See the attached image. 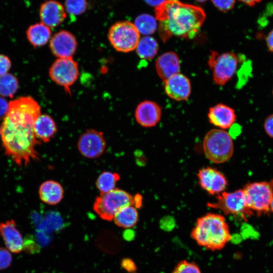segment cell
<instances>
[{
	"mask_svg": "<svg viewBox=\"0 0 273 273\" xmlns=\"http://www.w3.org/2000/svg\"><path fill=\"white\" fill-rule=\"evenodd\" d=\"M197 176L201 188L212 195H217L224 192L228 185L225 175L211 167L200 169Z\"/></svg>",
	"mask_w": 273,
	"mask_h": 273,
	"instance_id": "12",
	"label": "cell"
},
{
	"mask_svg": "<svg viewBox=\"0 0 273 273\" xmlns=\"http://www.w3.org/2000/svg\"><path fill=\"white\" fill-rule=\"evenodd\" d=\"M243 190L247 206L253 212L260 215L270 211L273 196V179L247 184Z\"/></svg>",
	"mask_w": 273,
	"mask_h": 273,
	"instance_id": "6",
	"label": "cell"
},
{
	"mask_svg": "<svg viewBox=\"0 0 273 273\" xmlns=\"http://www.w3.org/2000/svg\"><path fill=\"white\" fill-rule=\"evenodd\" d=\"M64 194L62 186L59 182L53 180L43 182L38 190L40 199L50 205L59 204L63 199Z\"/></svg>",
	"mask_w": 273,
	"mask_h": 273,
	"instance_id": "20",
	"label": "cell"
},
{
	"mask_svg": "<svg viewBox=\"0 0 273 273\" xmlns=\"http://www.w3.org/2000/svg\"><path fill=\"white\" fill-rule=\"evenodd\" d=\"M120 175L116 172L103 171L98 177L96 185L100 193H105L116 188Z\"/></svg>",
	"mask_w": 273,
	"mask_h": 273,
	"instance_id": "25",
	"label": "cell"
},
{
	"mask_svg": "<svg viewBox=\"0 0 273 273\" xmlns=\"http://www.w3.org/2000/svg\"><path fill=\"white\" fill-rule=\"evenodd\" d=\"M77 46L75 36L66 30H61L55 33L50 43L51 51L58 58H72Z\"/></svg>",
	"mask_w": 273,
	"mask_h": 273,
	"instance_id": "13",
	"label": "cell"
},
{
	"mask_svg": "<svg viewBox=\"0 0 273 273\" xmlns=\"http://www.w3.org/2000/svg\"><path fill=\"white\" fill-rule=\"evenodd\" d=\"M172 273H201V272L194 262L183 260L177 263Z\"/></svg>",
	"mask_w": 273,
	"mask_h": 273,
	"instance_id": "29",
	"label": "cell"
},
{
	"mask_svg": "<svg viewBox=\"0 0 273 273\" xmlns=\"http://www.w3.org/2000/svg\"><path fill=\"white\" fill-rule=\"evenodd\" d=\"M164 89L170 98L180 101L186 100L191 92L189 78L181 73H177L164 81Z\"/></svg>",
	"mask_w": 273,
	"mask_h": 273,
	"instance_id": "14",
	"label": "cell"
},
{
	"mask_svg": "<svg viewBox=\"0 0 273 273\" xmlns=\"http://www.w3.org/2000/svg\"><path fill=\"white\" fill-rule=\"evenodd\" d=\"M208 63L212 70L213 79L215 84L223 85L234 76L239 60L237 55L232 52L219 54L212 51Z\"/></svg>",
	"mask_w": 273,
	"mask_h": 273,
	"instance_id": "9",
	"label": "cell"
},
{
	"mask_svg": "<svg viewBox=\"0 0 273 273\" xmlns=\"http://www.w3.org/2000/svg\"><path fill=\"white\" fill-rule=\"evenodd\" d=\"M9 103L3 97L0 96V120L4 119L8 113Z\"/></svg>",
	"mask_w": 273,
	"mask_h": 273,
	"instance_id": "34",
	"label": "cell"
},
{
	"mask_svg": "<svg viewBox=\"0 0 273 273\" xmlns=\"http://www.w3.org/2000/svg\"><path fill=\"white\" fill-rule=\"evenodd\" d=\"M108 38L116 51L128 53L135 50L140 33L133 23L123 21L116 22L110 27Z\"/></svg>",
	"mask_w": 273,
	"mask_h": 273,
	"instance_id": "7",
	"label": "cell"
},
{
	"mask_svg": "<svg viewBox=\"0 0 273 273\" xmlns=\"http://www.w3.org/2000/svg\"><path fill=\"white\" fill-rule=\"evenodd\" d=\"M49 76L54 82L70 94V87L79 76L78 63L72 58H58L51 66Z\"/></svg>",
	"mask_w": 273,
	"mask_h": 273,
	"instance_id": "10",
	"label": "cell"
},
{
	"mask_svg": "<svg viewBox=\"0 0 273 273\" xmlns=\"http://www.w3.org/2000/svg\"><path fill=\"white\" fill-rule=\"evenodd\" d=\"M191 236L199 245L212 251L222 249L232 238L225 218L212 213L197 219Z\"/></svg>",
	"mask_w": 273,
	"mask_h": 273,
	"instance_id": "3",
	"label": "cell"
},
{
	"mask_svg": "<svg viewBox=\"0 0 273 273\" xmlns=\"http://www.w3.org/2000/svg\"><path fill=\"white\" fill-rule=\"evenodd\" d=\"M216 198L214 202L208 203L207 206L220 209L226 215H237L245 219L253 214V212L247 206L243 189L232 192H223Z\"/></svg>",
	"mask_w": 273,
	"mask_h": 273,
	"instance_id": "8",
	"label": "cell"
},
{
	"mask_svg": "<svg viewBox=\"0 0 273 273\" xmlns=\"http://www.w3.org/2000/svg\"><path fill=\"white\" fill-rule=\"evenodd\" d=\"M11 252L7 249L0 247V270L9 267L12 261Z\"/></svg>",
	"mask_w": 273,
	"mask_h": 273,
	"instance_id": "30",
	"label": "cell"
},
{
	"mask_svg": "<svg viewBox=\"0 0 273 273\" xmlns=\"http://www.w3.org/2000/svg\"><path fill=\"white\" fill-rule=\"evenodd\" d=\"M0 236L11 252L19 253L23 250L24 240L14 220L0 222Z\"/></svg>",
	"mask_w": 273,
	"mask_h": 273,
	"instance_id": "17",
	"label": "cell"
},
{
	"mask_svg": "<svg viewBox=\"0 0 273 273\" xmlns=\"http://www.w3.org/2000/svg\"><path fill=\"white\" fill-rule=\"evenodd\" d=\"M41 23L49 27H55L62 23L66 17L65 9L61 4L55 0L43 3L39 9Z\"/></svg>",
	"mask_w": 273,
	"mask_h": 273,
	"instance_id": "16",
	"label": "cell"
},
{
	"mask_svg": "<svg viewBox=\"0 0 273 273\" xmlns=\"http://www.w3.org/2000/svg\"><path fill=\"white\" fill-rule=\"evenodd\" d=\"M159 46L153 37L146 36L140 38L135 49L138 55L145 60H151L157 55Z\"/></svg>",
	"mask_w": 273,
	"mask_h": 273,
	"instance_id": "24",
	"label": "cell"
},
{
	"mask_svg": "<svg viewBox=\"0 0 273 273\" xmlns=\"http://www.w3.org/2000/svg\"><path fill=\"white\" fill-rule=\"evenodd\" d=\"M249 6H253L261 2V0H239Z\"/></svg>",
	"mask_w": 273,
	"mask_h": 273,
	"instance_id": "38",
	"label": "cell"
},
{
	"mask_svg": "<svg viewBox=\"0 0 273 273\" xmlns=\"http://www.w3.org/2000/svg\"><path fill=\"white\" fill-rule=\"evenodd\" d=\"M265 40L268 50L269 52L273 53V29L268 33Z\"/></svg>",
	"mask_w": 273,
	"mask_h": 273,
	"instance_id": "36",
	"label": "cell"
},
{
	"mask_svg": "<svg viewBox=\"0 0 273 273\" xmlns=\"http://www.w3.org/2000/svg\"><path fill=\"white\" fill-rule=\"evenodd\" d=\"M162 115L161 107L151 101H144L136 107L134 116L137 122L144 127L155 126L160 120Z\"/></svg>",
	"mask_w": 273,
	"mask_h": 273,
	"instance_id": "15",
	"label": "cell"
},
{
	"mask_svg": "<svg viewBox=\"0 0 273 273\" xmlns=\"http://www.w3.org/2000/svg\"><path fill=\"white\" fill-rule=\"evenodd\" d=\"M159 21V35L164 41L172 36L194 38L204 23L206 15L200 7L178 1H167L155 9Z\"/></svg>",
	"mask_w": 273,
	"mask_h": 273,
	"instance_id": "2",
	"label": "cell"
},
{
	"mask_svg": "<svg viewBox=\"0 0 273 273\" xmlns=\"http://www.w3.org/2000/svg\"><path fill=\"white\" fill-rule=\"evenodd\" d=\"M11 67L10 59L4 55L0 54V76L8 73Z\"/></svg>",
	"mask_w": 273,
	"mask_h": 273,
	"instance_id": "32",
	"label": "cell"
},
{
	"mask_svg": "<svg viewBox=\"0 0 273 273\" xmlns=\"http://www.w3.org/2000/svg\"><path fill=\"white\" fill-rule=\"evenodd\" d=\"M141 204V196H133L124 190L115 188L107 193H100L94 202L93 209L103 220L111 221L123 207L133 205L138 208Z\"/></svg>",
	"mask_w": 273,
	"mask_h": 273,
	"instance_id": "4",
	"label": "cell"
},
{
	"mask_svg": "<svg viewBox=\"0 0 273 273\" xmlns=\"http://www.w3.org/2000/svg\"><path fill=\"white\" fill-rule=\"evenodd\" d=\"M65 6L71 18L83 14L87 8L86 0H65ZM71 18V19H72Z\"/></svg>",
	"mask_w": 273,
	"mask_h": 273,
	"instance_id": "28",
	"label": "cell"
},
{
	"mask_svg": "<svg viewBox=\"0 0 273 273\" xmlns=\"http://www.w3.org/2000/svg\"><path fill=\"white\" fill-rule=\"evenodd\" d=\"M106 147V142L102 132L89 129L84 132L77 142V148L82 156L89 159L101 156Z\"/></svg>",
	"mask_w": 273,
	"mask_h": 273,
	"instance_id": "11",
	"label": "cell"
},
{
	"mask_svg": "<svg viewBox=\"0 0 273 273\" xmlns=\"http://www.w3.org/2000/svg\"><path fill=\"white\" fill-rule=\"evenodd\" d=\"M198 2H205L206 0H196Z\"/></svg>",
	"mask_w": 273,
	"mask_h": 273,
	"instance_id": "40",
	"label": "cell"
},
{
	"mask_svg": "<svg viewBox=\"0 0 273 273\" xmlns=\"http://www.w3.org/2000/svg\"><path fill=\"white\" fill-rule=\"evenodd\" d=\"M208 117L211 124L224 130L234 124L236 115L235 111L230 106L217 104L209 109Z\"/></svg>",
	"mask_w": 273,
	"mask_h": 273,
	"instance_id": "18",
	"label": "cell"
},
{
	"mask_svg": "<svg viewBox=\"0 0 273 273\" xmlns=\"http://www.w3.org/2000/svg\"><path fill=\"white\" fill-rule=\"evenodd\" d=\"M270 211L273 212V196L270 204Z\"/></svg>",
	"mask_w": 273,
	"mask_h": 273,
	"instance_id": "39",
	"label": "cell"
},
{
	"mask_svg": "<svg viewBox=\"0 0 273 273\" xmlns=\"http://www.w3.org/2000/svg\"><path fill=\"white\" fill-rule=\"evenodd\" d=\"M263 127L267 134L273 138V114L269 115L265 118Z\"/></svg>",
	"mask_w": 273,
	"mask_h": 273,
	"instance_id": "33",
	"label": "cell"
},
{
	"mask_svg": "<svg viewBox=\"0 0 273 273\" xmlns=\"http://www.w3.org/2000/svg\"><path fill=\"white\" fill-rule=\"evenodd\" d=\"M51 35L50 27L42 23H37L30 26L26 31L28 40L34 47L46 44Z\"/></svg>",
	"mask_w": 273,
	"mask_h": 273,
	"instance_id": "22",
	"label": "cell"
},
{
	"mask_svg": "<svg viewBox=\"0 0 273 273\" xmlns=\"http://www.w3.org/2000/svg\"><path fill=\"white\" fill-rule=\"evenodd\" d=\"M202 146L206 158L216 164L228 161L234 153L232 136L221 129L215 128L208 131L203 139Z\"/></svg>",
	"mask_w": 273,
	"mask_h": 273,
	"instance_id": "5",
	"label": "cell"
},
{
	"mask_svg": "<svg viewBox=\"0 0 273 273\" xmlns=\"http://www.w3.org/2000/svg\"><path fill=\"white\" fill-rule=\"evenodd\" d=\"M18 88V81L13 74L7 73L0 76V95L12 98Z\"/></svg>",
	"mask_w": 273,
	"mask_h": 273,
	"instance_id": "27",
	"label": "cell"
},
{
	"mask_svg": "<svg viewBox=\"0 0 273 273\" xmlns=\"http://www.w3.org/2000/svg\"><path fill=\"white\" fill-rule=\"evenodd\" d=\"M213 5L219 10L227 12L234 7L236 0H211Z\"/></svg>",
	"mask_w": 273,
	"mask_h": 273,
	"instance_id": "31",
	"label": "cell"
},
{
	"mask_svg": "<svg viewBox=\"0 0 273 273\" xmlns=\"http://www.w3.org/2000/svg\"><path fill=\"white\" fill-rule=\"evenodd\" d=\"M272 95H273V89H272Z\"/></svg>",
	"mask_w": 273,
	"mask_h": 273,
	"instance_id": "42",
	"label": "cell"
},
{
	"mask_svg": "<svg viewBox=\"0 0 273 273\" xmlns=\"http://www.w3.org/2000/svg\"><path fill=\"white\" fill-rule=\"evenodd\" d=\"M57 131L54 119L49 115H40L34 125V132L37 140L44 143L49 142Z\"/></svg>",
	"mask_w": 273,
	"mask_h": 273,
	"instance_id": "21",
	"label": "cell"
},
{
	"mask_svg": "<svg viewBox=\"0 0 273 273\" xmlns=\"http://www.w3.org/2000/svg\"><path fill=\"white\" fill-rule=\"evenodd\" d=\"M167 1H178V0H145V1L149 5L157 7L162 3Z\"/></svg>",
	"mask_w": 273,
	"mask_h": 273,
	"instance_id": "37",
	"label": "cell"
},
{
	"mask_svg": "<svg viewBox=\"0 0 273 273\" xmlns=\"http://www.w3.org/2000/svg\"><path fill=\"white\" fill-rule=\"evenodd\" d=\"M0 135H1V127H0Z\"/></svg>",
	"mask_w": 273,
	"mask_h": 273,
	"instance_id": "41",
	"label": "cell"
},
{
	"mask_svg": "<svg viewBox=\"0 0 273 273\" xmlns=\"http://www.w3.org/2000/svg\"><path fill=\"white\" fill-rule=\"evenodd\" d=\"M156 70L159 77L164 81L178 73L180 61L177 55L173 52H167L161 55L155 63Z\"/></svg>",
	"mask_w": 273,
	"mask_h": 273,
	"instance_id": "19",
	"label": "cell"
},
{
	"mask_svg": "<svg viewBox=\"0 0 273 273\" xmlns=\"http://www.w3.org/2000/svg\"><path fill=\"white\" fill-rule=\"evenodd\" d=\"M133 205H129L120 209L113 220L119 227L130 229L134 226L139 220V213Z\"/></svg>",
	"mask_w": 273,
	"mask_h": 273,
	"instance_id": "23",
	"label": "cell"
},
{
	"mask_svg": "<svg viewBox=\"0 0 273 273\" xmlns=\"http://www.w3.org/2000/svg\"><path fill=\"white\" fill-rule=\"evenodd\" d=\"M134 24L140 33L146 35L155 32L157 26L155 18L148 14L138 16L135 19Z\"/></svg>",
	"mask_w": 273,
	"mask_h": 273,
	"instance_id": "26",
	"label": "cell"
},
{
	"mask_svg": "<svg viewBox=\"0 0 273 273\" xmlns=\"http://www.w3.org/2000/svg\"><path fill=\"white\" fill-rule=\"evenodd\" d=\"M40 107L29 96L9 102L7 114L1 126V136L5 154L18 165H27L39 160L35 149L40 144L34 132V125L40 115Z\"/></svg>",
	"mask_w": 273,
	"mask_h": 273,
	"instance_id": "1",
	"label": "cell"
},
{
	"mask_svg": "<svg viewBox=\"0 0 273 273\" xmlns=\"http://www.w3.org/2000/svg\"><path fill=\"white\" fill-rule=\"evenodd\" d=\"M122 266L126 270L131 272L136 270V266L133 261L129 259H125L121 263Z\"/></svg>",
	"mask_w": 273,
	"mask_h": 273,
	"instance_id": "35",
	"label": "cell"
}]
</instances>
